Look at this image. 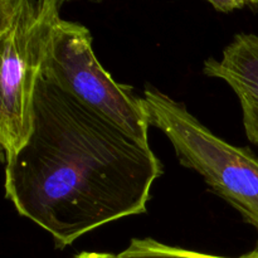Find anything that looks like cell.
Wrapping results in <instances>:
<instances>
[{"instance_id":"cell-1","label":"cell","mask_w":258,"mask_h":258,"mask_svg":"<svg viewBox=\"0 0 258 258\" xmlns=\"http://www.w3.org/2000/svg\"><path fill=\"white\" fill-rule=\"evenodd\" d=\"M163 164L150 146L40 78L27 143L5 161V198L63 249L146 212Z\"/></svg>"},{"instance_id":"cell-2","label":"cell","mask_w":258,"mask_h":258,"mask_svg":"<svg viewBox=\"0 0 258 258\" xmlns=\"http://www.w3.org/2000/svg\"><path fill=\"white\" fill-rule=\"evenodd\" d=\"M60 0H0V144L5 161L27 143L34 95L55 27Z\"/></svg>"},{"instance_id":"cell-3","label":"cell","mask_w":258,"mask_h":258,"mask_svg":"<svg viewBox=\"0 0 258 258\" xmlns=\"http://www.w3.org/2000/svg\"><path fill=\"white\" fill-rule=\"evenodd\" d=\"M150 125L173 145L179 163L197 171L221 197L258 231V158L214 135L185 105L154 87L144 92Z\"/></svg>"},{"instance_id":"cell-4","label":"cell","mask_w":258,"mask_h":258,"mask_svg":"<svg viewBox=\"0 0 258 258\" xmlns=\"http://www.w3.org/2000/svg\"><path fill=\"white\" fill-rule=\"evenodd\" d=\"M92 42L87 27L62 18L53 33L42 77L150 146L151 125L144 98L136 96L131 86L113 80L98 62Z\"/></svg>"},{"instance_id":"cell-5","label":"cell","mask_w":258,"mask_h":258,"mask_svg":"<svg viewBox=\"0 0 258 258\" xmlns=\"http://www.w3.org/2000/svg\"><path fill=\"white\" fill-rule=\"evenodd\" d=\"M203 72L229 85L238 97L258 103V35L239 33L224 48L221 59L208 58Z\"/></svg>"},{"instance_id":"cell-6","label":"cell","mask_w":258,"mask_h":258,"mask_svg":"<svg viewBox=\"0 0 258 258\" xmlns=\"http://www.w3.org/2000/svg\"><path fill=\"white\" fill-rule=\"evenodd\" d=\"M118 256L120 258H229L169 246L153 238L131 239L127 248Z\"/></svg>"},{"instance_id":"cell-7","label":"cell","mask_w":258,"mask_h":258,"mask_svg":"<svg viewBox=\"0 0 258 258\" xmlns=\"http://www.w3.org/2000/svg\"><path fill=\"white\" fill-rule=\"evenodd\" d=\"M246 135L251 143L258 145V103L247 97H238Z\"/></svg>"},{"instance_id":"cell-8","label":"cell","mask_w":258,"mask_h":258,"mask_svg":"<svg viewBox=\"0 0 258 258\" xmlns=\"http://www.w3.org/2000/svg\"><path fill=\"white\" fill-rule=\"evenodd\" d=\"M206 2L222 13H231L243 8L258 7V0H206Z\"/></svg>"},{"instance_id":"cell-9","label":"cell","mask_w":258,"mask_h":258,"mask_svg":"<svg viewBox=\"0 0 258 258\" xmlns=\"http://www.w3.org/2000/svg\"><path fill=\"white\" fill-rule=\"evenodd\" d=\"M75 258H120V256L107 252H81Z\"/></svg>"},{"instance_id":"cell-10","label":"cell","mask_w":258,"mask_h":258,"mask_svg":"<svg viewBox=\"0 0 258 258\" xmlns=\"http://www.w3.org/2000/svg\"><path fill=\"white\" fill-rule=\"evenodd\" d=\"M237 258H258V246L254 249H252V251H249L248 253H244Z\"/></svg>"},{"instance_id":"cell-11","label":"cell","mask_w":258,"mask_h":258,"mask_svg":"<svg viewBox=\"0 0 258 258\" xmlns=\"http://www.w3.org/2000/svg\"><path fill=\"white\" fill-rule=\"evenodd\" d=\"M62 3H66V2H73V0H60Z\"/></svg>"}]
</instances>
